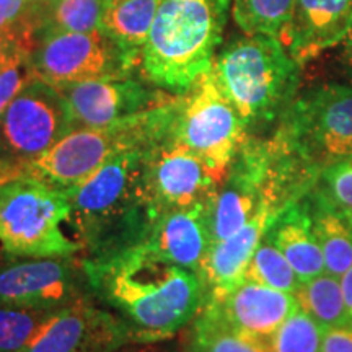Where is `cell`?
<instances>
[{"label": "cell", "mask_w": 352, "mask_h": 352, "mask_svg": "<svg viewBox=\"0 0 352 352\" xmlns=\"http://www.w3.org/2000/svg\"><path fill=\"white\" fill-rule=\"evenodd\" d=\"M222 178L170 138L152 147L145 160V186L158 215L170 210L209 209Z\"/></svg>", "instance_id": "cell-11"}, {"label": "cell", "mask_w": 352, "mask_h": 352, "mask_svg": "<svg viewBox=\"0 0 352 352\" xmlns=\"http://www.w3.org/2000/svg\"><path fill=\"white\" fill-rule=\"evenodd\" d=\"M30 3H38V2H41V0H28Z\"/></svg>", "instance_id": "cell-38"}, {"label": "cell", "mask_w": 352, "mask_h": 352, "mask_svg": "<svg viewBox=\"0 0 352 352\" xmlns=\"http://www.w3.org/2000/svg\"><path fill=\"white\" fill-rule=\"evenodd\" d=\"M21 46H26L23 26L20 25L19 28L0 32V70L10 63V59Z\"/></svg>", "instance_id": "cell-33"}, {"label": "cell", "mask_w": 352, "mask_h": 352, "mask_svg": "<svg viewBox=\"0 0 352 352\" xmlns=\"http://www.w3.org/2000/svg\"><path fill=\"white\" fill-rule=\"evenodd\" d=\"M162 2L164 0H113L104 12L101 30L140 60V51Z\"/></svg>", "instance_id": "cell-22"}, {"label": "cell", "mask_w": 352, "mask_h": 352, "mask_svg": "<svg viewBox=\"0 0 352 352\" xmlns=\"http://www.w3.org/2000/svg\"><path fill=\"white\" fill-rule=\"evenodd\" d=\"M178 96L162 107L100 127H76L23 173L60 191L74 188L109 158L135 148H151L170 134Z\"/></svg>", "instance_id": "cell-5"}, {"label": "cell", "mask_w": 352, "mask_h": 352, "mask_svg": "<svg viewBox=\"0 0 352 352\" xmlns=\"http://www.w3.org/2000/svg\"><path fill=\"white\" fill-rule=\"evenodd\" d=\"M341 46H342L341 64H342V67H344L346 76H347V78H349V82L352 85V25H351L349 32H347V34H346V38L342 39Z\"/></svg>", "instance_id": "cell-35"}, {"label": "cell", "mask_w": 352, "mask_h": 352, "mask_svg": "<svg viewBox=\"0 0 352 352\" xmlns=\"http://www.w3.org/2000/svg\"><path fill=\"white\" fill-rule=\"evenodd\" d=\"M34 77L28 47L21 46L10 63L0 70V116Z\"/></svg>", "instance_id": "cell-29"}, {"label": "cell", "mask_w": 352, "mask_h": 352, "mask_svg": "<svg viewBox=\"0 0 352 352\" xmlns=\"http://www.w3.org/2000/svg\"><path fill=\"white\" fill-rule=\"evenodd\" d=\"M243 280L283 290V292L294 294V296L302 284L284 254L266 236L261 240L256 252L250 259Z\"/></svg>", "instance_id": "cell-27"}, {"label": "cell", "mask_w": 352, "mask_h": 352, "mask_svg": "<svg viewBox=\"0 0 352 352\" xmlns=\"http://www.w3.org/2000/svg\"><path fill=\"white\" fill-rule=\"evenodd\" d=\"M144 245L158 256L196 272L202 266L212 245L208 227V208L170 210L158 215Z\"/></svg>", "instance_id": "cell-18"}, {"label": "cell", "mask_w": 352, "mask_h": 352, "mask_svg": "<svg viewBox=\"0 0 352 352\" xmlns=\"http://www.w3.org/2000/svg\"><path fill=\"white\" fill-rule=\"evenodd\" d=\"M151 148L109 158L64 191L70 202L69 222L76 227L82 248L94 254L91 259L113 256L147 239L158 217L145 186V160Z\"/></svg>", "instance_id": "cell-2"}, {"label": "cell", "mask_w": 352, "mask_h": 352, "mask_svg": "<svg viewBox=\"0 0 352 352\" xmlns=\"http://www.w3.org/2000/svg\"><path fill=\"white\" fill-rule=\"evenodd\" d=\"M248 135L240 114L215 82L212 69L178 95L168 138L215 173L226 175Z\"/></svg>", "instance_id": "cell-7"}, {"label": "cell", "mask_w": 352, "mask_h": 352, "mask_svg": "<svg viewBox=\"0 0 352 352\" xmlns=\"http://www.w3.org/2000/svg\"><path fill=\"white\" fill-rule=\"evenodd\" d=\"M30 63L34 76L54 87L129 78L139 65L138 59L101 28L38 34L30 46Z\"/></svg>", "instance_id": "cell-10"}, {"label": "cell", "mask_w": 352, "mask_h": 352, "mask_svg": "<svg viewBox=\"0 0 352 352\" xmlns=\"http://www.w3.org/2000/svg\"><path fill=\"white\" fill-rule=\"evenodd\" d=\"M302 201L323 253L324 270L341 277L352 266V212L338 204L318 183Z\"/></svg>", "instance_id": "cell-19"}, {"label": "cell", "mask_w": 352, "mask_h": 352, "mask_svg": "<svg viewBox=\"0 0 352 352\" xmlns=\"http://www.w3.org/2000/svg\"><path fill=\"white\" fill-rule=\"evenodd\" d=\"M32 3L28 0H0V32L19 28L28 16Z\"/></svg>", "instance_id": "cell-31"}, {"label": "cell", "mask_w": 352, "mask_h": 352, "mask_svg": "<svg viewBox=\"0 0 352 352\" xmlns=\"http://www.w3.org/2000/svg\"><path fill=\"white\" fill-rule=\"evenodd\" d=\"M70 220L64 191L30 175L0 183V245L10 256L67 258L80 252L63 226Z\"/></svg>", "instance_id": "cell-6"}, {"label": "cell", "mask_w": 352, "mask_h": 352, "mask_svg": "<svg viewBox=\"0 0 352 352\" xmlns=\"http://www.w3.org/2000/svg\"><path fill=\"white\" fill-rule=\"evenodd\" d=\"M318 184L338 204L352 212V155L324 166Z\"/></svg>", "instance_id": "cell-30"}, {"label": "cell", "mask_w": 352, "mask_h": 352, "mask_svg": "<svg viewBox=\"0 0 352 352\" xmlns=\"http://www.w3.org/2000/svg\"><path fill=\"white\" fill-rule=\"evenodd\" d=\"M264 236L270 239L284 254L300 283H307L327 271L323 253L311 227L310 215L302 199L289 206L272 222Z\"/></svg>", "instance_id": "cell-20"}, {"label": "cell", "mask_w": 352, "mask_h": 352, "mask_svg": "<svg viewBox=\"0 0 352 352\" xmlns=\"http://www.w3.org/2000/svg\"><path fill=\"white\" fill-rule=\"evenodd\" d=\"M352 25V0H294L285 47L302 65L338 46Z\"/></svg>", "instance_id": "cell-15"}, {"label": "cell", "mask_w": 352, "mask_h": 352, "mask_svg": "<svg viewBox=\"0 0 352 352\" xmlns=\"http://www.w3.org/2000/svg\"><path fill=\"white\" fill-rule=\"evenodd\" d=\"M300 72L285 44L266 34L232 38L212 64L215 82L250 135L279 124L298 96Z\"/></svg>", "instance_id": "cell-3"}, {"label": "cell", "mask_w": 352, "mask_h": 352, "mask_svg": "<svg viewBox=\"0 0 352 352\" xmlns=\"http://www.w3.org/2000/svg\"><path fill=\"white\" fill-rule=\"evenodd\" d=\"M72 129L60 91L34 77L0 116V183L20 176Z\"/></svg>", "instance_id": "cell-9"}, {"label": "cell", "mask_w": 352, "mask_h": 352, "mask_svg": "<svg viewBox=\"0 0 352 352\" xmlns=\"http://www.w3.org/2000/svg\"><path fill=\"white\" fill-rule=\"evenodd\" d=\"M296 298L300 308L323 329L352 324L338 276L324 271L314 279L302 283L296 292Z\"/></svg>", "instance_id": "cell-24"}, {"label": "cell", "mask_w": 352, "mask_h": 352, "mask_svg": "<svg viewBox=\"0 0 352 352\" xmlns=\"http://www.w3.org/2000/svg\"><path fill=\"white\" fill-rule=\"evenodd\" d=\"M274 132L320 171L352 155V85L324 83L297 96Z\"/></svg>", "instance_id": "cell-8"}, {"label": "cell", "mask_w": 352, "mask_h": 352, "mask_svg": "<svg viewBox=\"0 0 352 352\" xmlns=\"http://www.w3.org/2000/svg\"><path fill=\"white\" fill-rule=\"evenodd\" d=\"M285 210V209H284ZM284 210L264 206L246 226L226 240L210 245L201 271L206 298H219L243 283L248 263L270 230L272 222Z\"/></svg>", "instance_id": "cell-16"}, {"label": "cell", "mask_w": 352, "mask_h": 352, "mask_svg": "<svg viewBox=\"0 0 352 352\" xmlns=\"http://www.w3.org/2000/svg\"><path fill=\"white\" fill-rule=\"evenodd\" d=\"M321 336L323 328L298 305L264 342L270 352H321Z\"/></svg>", "instance_id": "cell-28"}, {"label": "cell", "mask_w": 352, "mask_h": 352, "mask_svg": "<svg viewBox=\"0 0 352 352\" xmlns=\"http://www.w3.org/2000/svg\"><path fill=\"white\" fill-rule=\"evenodd\" d=\"M219 2H220V6H222L223 8H226V10H228V8H230L232 0H219Z\"/></svg>", "instance_id": "cell-37"}, {"label": "cell", "mask_w": 352, "mask_h": 352, "mask_svg": "<svg viewBox=\"0 0 352 352\" xmlns=\"http://www.w3.org/2000/svg\"><path fill=\"white\" fill-rule=\"evenodd\" d=\"M340 283H341L342 297H344V305H346L347 315H349V320L352 323V266L340 277Z\"/></svg>", "instance_id": "cell-36"}, {"label": "cell", "mask_w": 352, "mask_h": 352, "mask_svg": "<svg viewBox=\"0 0 352 352\" xmlns=\"http://www.w3.org/2000/svg\"><path fill=\"white\" fill-rule=\"evenodd\" d=\"M118 352H184L182 341L175 342L173 340L158 341V342H132Z\"/></svg>", "instance_id": "cell-34"}, {"label": "cell", "mask_w": 352, "mask_h": 352, "mask_svg": "<svg viewBox=\"0 0 352 352\" xmlns=\"http://www.w3.org/2000/svg\"><path fill=\"white\" fill-rule=\"evenodd\" d=\"M132 342L121 316L77 298L51 316L25 352H118Z\"/></svg>", "instance_id": "cell-12"}, {"label": "cell", "mask_w": 352, "mask_h": 352, "mask_svg": "<svg viewBox=\"0 0 352 352\" xmlns=\"http://www.w3.org/2000/svg\"><path fill=\"white\" fill-rule=\"evenodd\" d=\"M57 310L0 303V352H25Z\"/></svg>", "instance_id": "cell-26"}, {"label": "cell", "mask_w": 352, "mask_h": 352, "mask_svg": "<svg viewBox=\"0 0 352 352\" xmlns=\"http://www.w3.org/2000/svg\"><path fill=\"white\" fill-rule=\"evenodd\" d=\"M85 271L94 289L126 321L134 342L173 340L208 296L196 272L166 261L144 243L90 259Z\"/></svg>", "instance_id": "cell-1"}, {"label": "cell", "mask_w": 352, "mask_h": 352, "mask_svg": "<svg viewBox=\"0 0 352 352\" xmlns=\"http://www.w3.org/2000/svg\"><path fill=\"white\" fill-rule=\"evenodd\" d=\"M294 0H232V16L241 33L266 34L284 43Z\"/></svg>", "instance_id": "cell-25"}, {"label": "cell", "mask_w": 352, "mask_h": 352, "mask_svg": "<svg viewBox=\"0 0 352 352\" xmlns=\"http://www.w3.org/2000/svg\"><path fill=\"white\" fill-rule=\"evenodd\" d=\"M67 101L76 127H100L124 118L162 107L175 98L162 91L151 90L144 83L120 80H88L56 87Z\"/></svg>", "instance_id": "cell-13"}, {"label": "cell", "mask_w": 352, "mask_h": 352, "mask_svg": "<svg viewBox=\"0 0 352 352\" xmlns=\"http://www.w3.org/2000/svg\"><path fill=\"white\" fill-rule=\"evenodd\" d=\"M321 352H352V324L323 329Z\"/></svg>", "instance_id": "cell-32"}, {"label": "cell", "mask_w": 352, "mask_h": 352, "mask_svg": "<svg viewBox=\"0 0 352 352\" xmlns=\"http://www.w3.org/2000/svg\"><path fill=\"white\" fill-rule=\"evenodd\" d=\"M215 314L246 338L266 341L298 307L294 294L243 283L219 298H206Z\"/></svg>", "instance_id": "cell-14"}, {"label": "cell", "mask_w": 352, "mask_h": 352, "mask_svg": "<svg viewBox=\"0 0 352 352\" xmlns=\"http://www.w3.org/2000/svg\"><path fill=\"white\" fill-rule=\"evenodd\" d=\"M108 0H41L32 3L25 20L28 44L43 33L91 32L101 28Z\"/></svg>", "instance_id": "cell-21"}, {"label": "cell", "mask_w": 352, "mask_h": 352, "mask_svg": "<svg viewBox=\"0 0 352 352\" xmlns=\"http://www.w3.org/2000/svg\"><path fill=\"white\" fill-rule=\"evenodd\" d=\"M113 2V0H108V3H111Z\"/></svg>", "instance_id": "cell-39"}, {"label": "cell", "mask_w": 352, "mask_h": 352, "mask_svg": "<svg viewBox=\"0 0 352 352\" xmlns=\"http://www.w3.org/2000/svg\"><path fill=\"white\" fill-rule=\"evenodd\" d=\"M188 327L182 338L184 352H270L264 341L246 338L228 327L206 300Z\"/></svg>", "instance_id": "cell-23"}, {"label": "cell", "mask_w": 352, "mask_h": 352, "mask_svg": "<svg viewBox=\"0 0 352 352\" xmlns=\"http://www.w3.org/2000/svg\"><path fill=\"white\" fill-rule=\"evenodd\" d=\"M72 272L54 258L19 263L0 271V303L32 308H63L74 302Z\"/></svg>", "instance_id": "cell-17"}, {"label": "cell", "mask_w": 352, "mask_h": 352, "mask_svg": "<svg viewBox=\"0 0 352 352\" xmlns=\"http://www.w3.org/2000/svg\"><path fill=\"white\" fill-rule=\"evenodd\" d=\"M227 10L219 0H164L140 51L145 80L175 95L212 69Z\"/></svg>", "instance_id": "cell-4"}]
</instances>
